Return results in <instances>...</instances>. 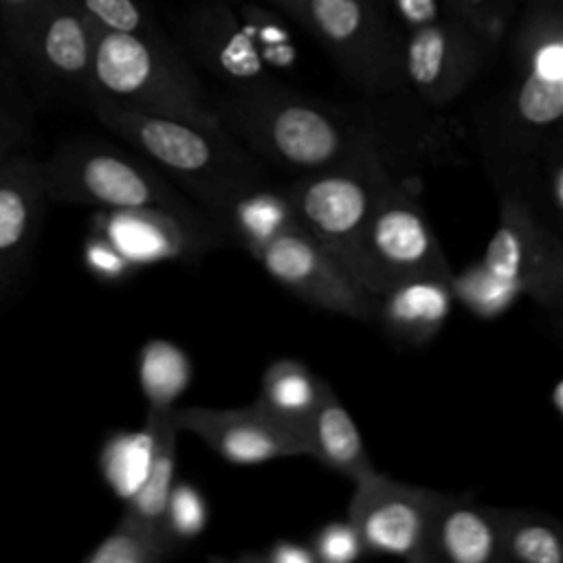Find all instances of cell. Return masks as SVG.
I'll return each instance as SVG.
<instances>
[{
  "instance_id": "cell-39",
  "label": "cell",
  "mask_w": 563,
  "mask_h": 563,
  "mask_svg": "<svg viewBox=\"0 0 563 563\" xmlns=\"http://www.w3.org/2000/svg\"><path fill=\"white\" fill-rule=\"evenodd\" d=\"M0 46H2V40H0Z\"/></svg>"
},
{
  "instance_id": "cell-17",
  "label": "cell",
  "mask_w": 563,
  "mask_h": 563,
  "mask_svg": "<svg viewBox=\"0 0 563 563\" xmlns=\"http://www.w3.org/2000/svg\"><path fill=\"white\" fill-rule=\"evenodd\" d=\"M183 35L191 55L229 88L273 79L249 26L222 0H209L191 9L183 20Z\"/></svg>"
},
{
  "instance_id": "cell-22",
  "label": "cell",
  "mask_w": 563,
  "mask_h": 563,
  "mask_svg": "<svg viewBox=\"0 0 563 563\" xmlns=\"http://www.w3.org/2000/svg\"><path fill=\"white\" fill-rule=\"evenodd\" d=\"M321 383L323 378L314 376L301 361L279 358L264 369L255 402L306 442V429L319 402Z\"/></svg>"
},
{
  "instance_id": "cell-30",
  "label": "cell",
  "mask_w": 563,
  "mask_h": 563,
  "mask_svg": "<svg viewBox=\"0 0 563 563\" xmlns=\"http://www.w3.org/2000/svg\"><path fill=\"white\" fill-rule=\"evenodd\" d=\"M446 11L471 26L495 53L501 44L515 0H442Z\"/></svg>"
},
{
  "instance_id": "cell-1",
  "label": "cell",
  "mask_w": 563,
  "mask_h": 563,
  "mask_svg": "<svg viewBox=\"0 0 563 563\" xmlns=\"http://www.w3.org/2000/svg\"><path fill=\"white\" fill-rule=\"evenodd\" d=\"M220 125L266 167L290 176L378 161L407 174L409 165L438 163L440 141L424 117L389 114L372 103L350 108L301 95L275 79L229 88L213 99Z\"/></svg>"
},
{
  "instance_id": "cell-4",
  "label": "cell",
  "mask_w": 563,
  "mask_h": 563,
  "mask_svg": "<svg viewBox=\"0 0 563 563\" xmlns=\"http://www.w3.org/2000/svg\"><path fill=\"white\" fill-rule=\"evenodd\" d=\"M169 117L202 128H222L213 99L167 35L95 29L88 97Z\"/></svg>"
},
{
  "instance_id": "cell-6",
  "label": "cell",
  "mask_w": 563,
  "mask_h": 563,
  "mask_svg": "<svg viewBox=\"0 0 563 563\" xmlns=\"http://www.w3.org/2000/svg\"><path fill=\"white\" fill-rule=\"evenodd\" d=\"M299 20L365 97L405 86V42L387 9L372 0H273Z\"/></svg>"
},
{
  "instance_id": "cell-7",
  "label": "cell",
  "mask_w": 563,
  "mask_h": 563,
  "mask_svg": "<svg viewBox=\"0 0 563 563\" xmlns=\"http://www.w3.org/2000/svg\"><path fill=\"white\" fill-rule=\"evenodd\" d=\"M405 42V86L427 108L455 101L493 51L442 0H389Z\"/></svg>"
},
{
  "instance_id": "cell-19",
  "label": "cell",
  "mask_w": 563,
  "mask_h": 563,
  "mask_svg": "<svg viewBox=\"0 0 563 563\" xmlns=\"http://www.w3.org/2000/svg\"><path fill=\"white\" fill-rule=\"evenodd\" d=\"M453 275H418L376 295V317L385 332L407 345L429 343L446 323L453 306Z\"/></svg>"
},
{
  "instance_id": "cell-10",
  "label": "cell",
  "mask_w": 563,
  "mask_h": 563,
  "mask_svg": "<svg viewBox=\"0 0 563 563\" xmlns=\"http://www.w3.org/2000/svg\"><path fill=\"white\" fill-rule=\"evenodd\" d=\"M497 229L477 264L517 295L559 310L563 297L561 229L539 213L521 187H497Z\"/></svg>"
},
{
  "instance_id": "cell-29",
  "label": "cell",
  "mask_w": 563,
  "mask_h": 563,
  "mask_svg": "<svg viewBox=\"0 0 563 563\" xmlns=\"http://www.w3.org/2000/svg\"><path fill=\"white\" fill-rule=\"evenodd\" d=\"M451 284L453 297L460 299L468 310L486 319L501 314L519 297L515 290L490 277L477 262L457 277L453 275Z\"/></svg>"
},
{
  "instance_id": "cell-31",
  "label": "cell",
  "mask_w": 563,
  "mask_h": 563,
  "mask_svg": "<svg viewBox=\"0 0 563 563\" xmlns=\"http://www.w3.org/2000/svg\"><path fill=\"white\" fill-rule=\"evenodd\" d=\"M209 512L200 490L187 482H176L165 504V532L178 543L198 537L207 526Z\"/></svg>"
},
{
  "instance_id": "cell-36",
  "label": "cell",
  "mask_w": 563,
  "mask_h": 563,
  "mask_svg": "<svg viewBox=\"0 0 563 563\" xmlns=\"http://www.w3.org/2000/svg\"><path fill=\"white\" fill-rule=\"evenodd\" d=\"M238 563H314L317 556L310 548V543H299V541H288L279 539L266 545L264 550H253V552H242Z\"/></svg>"
},
{
  "instance_id": "cell-24",
  "label": "cell",
  "mask_w": 563,
  "mask_h": 563,
  "mask_svg": "<svg viewBox=\"0 0 563 563\" xmlns=\"http://www.w3.org/2000/svg\"><path fill=\"white\" fill-rule=\"evenodd\" d=\"M176 409V407H174ZM172 411H154L156 413V451L150 466L147 477L136 488V493L125 501V510L121 517L136 521L147 528L165 530V504L176 477V435L178 427L174 422Z\"/></svg>"
},
{
  "instance_id": "cell-23",
  "label": "cell",
  "mask_w": 563,
  "mask_h": 563,
  "mask_svg": "<svg viewBox=\"0 0 563 563\" xmlns=\"http://www.w3.org/2000/svg\"><path fill=\"white\" fill-rule=\"evenodd\" d=\"M499 526L501 561L561 563L563 526L534 508H495Z\"/></svg>"
},
{
  "instance_id": "cell-9",
  "label": "cell",
  "mask_w": 563,
  "mask_h": 563,
  "mask_svg": "<svg viewBox=\"0 0 563 563\" xmlns=\"http://www.w3.org/2000/svg\"><path fill=\"white\" fill-rule=\"evenodd\" d=\"M400 176L411 174L367 161L292 176L284 183V189L297 227L352 275L358 240L369 213L383 189Z\"/></svg>"
},
{
  "instance_id": "cell-21",
  "label": "cell",
  "mask_w": 563,
  "mask_h": 563,
  "mask_svg": "<svg viewBox=\"0 0 563 563\" xmlns=\"http://www.w3.org/2000/svg\"><path fill=\"white\" fill-rule=\"evenodd\" d=\"M306 444L308 457H317L328 468L352 479V484L376 471L354 418L325 380L306 429Z\"/></svg>"
},
{
  "instance_id": "cell-35",
  "label": "cell",
  "mask_w": 563,
  "mask_h": 563,
  "mask_svg": "<svg viewBox=\"0 0 563 563\" xmlns=\"http://www.w3.org/2000/svg\"><path fill=\"white\" fill-rule=\"evenodd\" d=\"M29 139L26 119L0 95V163L11 156L26 154L31 145Z\"/></svg>"
},
{
  "instance_id": "cell-18",
  "label": "cell",
  "mask_w": 563,
  "mask_h": 563,
  "mask_svg": "<svg viewBox=\"0 0 563 563\" xmlns=\"http://www.w3.org/2000/svg\"><path fill=\"white\" fill-rule=\"evenodd\" d=\"M429 559L449 563L501 561L497 510L471 493H442L429 526Z\"/></svg>"
},
{
  "instance_id": "cell-26",
  "label": "cell",
  "mask_w": 563,
  "mask_h": 563,
  "mask_svg": "<svg viewBox=\"0 0 563 563\" xmlns=\"http://www.w3.org/2000/svg\"><path fill=\"white\" fill-rule=\"evenodd\" d=\"M191 380V361L165 339L147 341L139 352V385L147 409L172 411Z\"/></svg>"
},
{
  "instance_id": "cell-3",
  "label": "cell",
  "mask_w": 563,
  "mask_h": 563,
  "mask_svg": "<svg viewBox=\"0 0 563 563\" xmlns=\"http://www.w3.org/2000/svg\"><path fill=\"white\" fill-rule=\"evenodd\" d=\"M86 103L110 132L176 180L207 213L231 191L271 178L268 167L222 128L139 112L97 95Z\"/></svg>"
},
{
  "instance_id": "cell-20",
  "label": "cell",
  "mask_w": 563,
  "mask_h": 563,
  "mask_svg": "<svg viewBox=\"0 0 563 563\" xmlns=\"http://www.w3.org/2000/svg\"><path fill=\"white\" fill-rule=\"evenodd\" d=\"M209 216L229 244H238L249 253L297 227L286 189L273 178L231 191L209 209Z\"/></svg>"
},
{
  "instance_id": "cell-13",
  "label": "cell",
  "mask_w": 563,
  "mask_h": 563,
  "mask_svg": "<svg viewBox=\"0 0 563 563\" xmlns=\"http://www.w3.org/2000/svg\"><path fill=\"white\" fill-rule=\"evenodd\" d=\"M92 231L108 238L132 266L191 262L229 240L209 213H178L158 207L99 209Z\"/></svg>"
},
{
  "instance_id": "cell-15",
  "label": "cell",
  "mask_w": 563,
  "mask_h": 563,
  "mask_svg": "<svg viewBox=\"0 0 563 563\" xmlns=\"http://www.w3.org/2000/svg\"><path fill=\"white\" fill-rule=\"evenodd\" d=\"M178 431L198 435L222 460L240 466L277 457H308V444L273 420L255 400L242 407H176Z\"/></svg>"
},
{
  "instance_id": "cell-2",
  "label": "cell",
  "mask_w": 563,
  "mask_h": 563,
  "mask_svg": "<svg viewBox=\"0 0 563 563\" xmlns=\"http://www.w3.org/2000/svg\"><path fill=\"white\" fill-rule=\"evenodd\" d=\"M563 0H528L512 48V81L493 117L488 161L495 187H528L561 143Z\"/></svg>"
},
{
  "instance_id": "cell-32",
  "label": "cell",
  "mask_w": 563,
  "mask_h": 563,
  "mask_svg": "<svg viewBox=\"0 0 563 563\" xmlns=\"http://www.w3.org/2000/svg\"><path fill=\"white\" fill-rule=\"evenodd\" d=\"M310 548H312L317 561H323V563H350V561H356L363 554H367L354 526L347 519L330 521V523L321 526L312 534Z\"/></svg>"
},
{
  "instance_id": "cell-28",
  "label": "cell",
  "mask_w": 563,
  "mask_h": 563,
  "mask_svg": "<svg viewBox=\"0 0 563 563\" xmlns=\"http://www.w3.org/2000/svg\"><path fill=\"white\" fill-rule=\"evenodd\" d=\"M81 15L103 31L136 33V35H165L152 18L143 0H70Z\"/></svg>"
},
{
  "instance_id": "cell-16",
  "label": "cell",
  "mask_w": 563,
  "mask_h": 563,
  "mask_svg": "<svg viewBox=\"0 0 563 563\" xmlns=\"http://www.w3.org/2000/svg\"><path fill=\"white\" fill-rule=\"evenodd\" d=\"M46 200L37 158L26 152L0 163V303L35 251Z\"/></svg>"
},
{
  "instance_id": "cell-27",
  "label": "cell",
  "mask_w": 563,
  "mask_h": 563,
  "mask_svg": "<svg viewBox=\"0 0 563 563\" xmlns=\"http://www.w3.org/2000/svg\"><path fill=\"white\" fill-rule=\"evenodd\" d=\"M178 548L180 543L165 530L121 517L114 530L84 556V563H158L178 554Z\"/></svg>"
},
{
  "instance_id": "cell-38",
  "label": "cell",
  "mask_w": 563,
  "mask_h": 563,
  "mask_svg": "<svg viewBox=\"0 0 563 563\" xmlns=\"http://www.w3.org/2000/svg\"><path fill=\"white\" fill-rule=\"evenodd\" d=\"M372 2H376V4H380L383 9H387V11H389V0H372Z\"/></svg>"
},
{
  "instance_id": "cell-8",
  "label": "cell",
  "mask_w": 563,
  "mask_h": 563,
  "mask_svg": "<svg viewBox=\"0 0 563 563\" xmlns=\"http://www.w3.org/2000/svg\"><path fill=\"white\" fill-rule=\"evenodd\" d=\"M418 275L451 277L449 260L420 205L411 176L389 183L361 233L352 277L369 295Z\"/></svg>"
},
{
  "instance_id": "cell-5",
  "label": "cell",
  "mask_w": 563,
  "mask_h": 563,
  "mask_svg": "<svg viewBox=\"0 0 563 563\" xmlns=\"http://www.w3.org/2000/svg\"><path fill=\"white\" fill-rule=\"evenodd\" d=\"M40 169L48 200L97 209L158 207L187 216L207 213L147 158L103 141H66L46 161H40Z\"/></svg>"
},
{
  "instance_id": "cell-37",
  "label": "cell",
  "mask_w": 563,
  "mask_h": 563,
  "mask_svg": "<svg viewBox=\"0 0 563 563\" xmlns=\"http://www.w3.org/2000/svg\"><path fill=\"white\" fill-rule=\"evenodd\" d=\"M552 407L559 416L563 413V383L561 380H556V385L552 387Z\"/></svg>"
},
{
  "instance_id": "cell-34",
  "label": "cell",
  "mask_w": 563,
  "mask_h": 563,
  "mask_svg": "<svg viewBox=\"0 0 563 563\" xmlns=\"http://www.w3.org/2000/svg\"><path fill=\"white\" fill-rule=\"evenodd\" d=\"M46 0H0V40L9 55L18 48Z\"/></svg>"
},
{
  "instance_id": "cell-14",
  "label": "cell",
  "mask_w": 563,
  "mask_h": 563,
  "mask_svg": "<svg viewBox=\"0 0 563 563\" xmlns=\"http://www.w3.org/2000/svg\"><path fill=\"white\" fill-rule=\"evenodd\" d=\"M95 26L70 0H46L11 53L40 84L86 99Z\"/></svg>"
},
{
  "instance_id": "cell-12",
  "label": "cell",
  "mask_w": 563,
  "mask_h": 563,
  "mask_svg": "<svg viewBox=\"0 0 563 563\" xmlns=\"http://www.w3.org/2000/svg\"><path fill=\"white\" fill-rule=\"evenodd\" d=\"M253 260L286 290L325 312L374 321L376 297L299 227L255 249Z\"/></svg>"
},
{
  "instance_id": "cell-33",
  "label": "cell",
  "mask_w": 563,
  "mask_h": 563,
  "mask_svg": "<svg viewBox=\"0 0 563 563\" xmlns=\"http://www.w3.org/2000/svg\"><path fill=\"white\" fill-rule=\"evenodd\" d=\"M84 262L86 268L101 282L119 284L134 275L136 266L128 262V257L101 233L92 231L84 242Z\"/></svg>"
},
{
  "instance_id": "cell-25",
  "label": "cell",
  "mask_w": 563,
  "mask_h": 563,
  "mask_svg": "<svg viewBox=\"0 0 563 563\" xmlns=\"http://www.w3.org/2000/svg\"><path fill=\"white\" fill-rule=\"evenodd\" d=\"M156 451V413L147 411L139 431H119L101 449V473L110 488L128 501L150 473Z\"/></svg>"
},
{
  "instance_id": "cell-11",
  "label": "cell",
  "mask_w": 563,
  "mask_h": 563,
  "mask_svg": "<svg viewBox=\"0 0 563 563\" xmlns=\"http://www.w3.org/2000/svg\"><path fill=\"white\" fill-rule=\"evenodd\" d=\"M442 490L413 486L372 471L354 482L347 521L365 552L431 563L429 526Z\"/></svg>"
}]
</instances>
